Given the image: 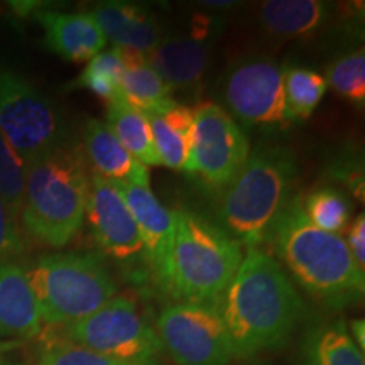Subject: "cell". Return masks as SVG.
Segmentation results:
<instances>
[{
	"label": "cell",
	"instance_id": "obj_20",
	"mask_svg": "<svg viewBox=\"0 0 365 365\" xmlns=\"http://www.w3.org/2000/svg\"><path fill=\"white\" fill-rule=\"evenodd\" d=\"M330 6L322 0H267L259 9V22L274 38H307L322 29Z\"/></svg>",
	"mask_w": 365,
	"mask_h": 365
},
{
	"label": "cell",
	"instance_id": "obj_8",
	"mask_svg": "<svg viewBox=\"0 0 365 365\" xmlns=\"http://www.w3.org/2000/svg\"><path fill=\"white\" fill-rule=\"evenodd\" d=\"M58 341L83 346L107 357L156 362L163 352L156 330L140 314L135 301L115 296L80 322L61 327Z\"/></svg>",
	"mask_w": 365,
	"mask_h": 365
},
{
	"label": "cell",
	"instance_id": "obj_14",
	"mask_svg": "<svg viewBox=\"0 0 365 365\" xmlns=\"http://www.w3.org/2000/svg\"><path fill=\"white\" fill-rule=\"evenodd\" d=\"M212 49L208 29L196 27L188 36L163 38L145 59L170 91L196 90L208 70Z\"/></svg>",
	"mask_w": 365,
	"mask_h": 365
},
{
	"label": "cell",
	"instance_id": "obj_3",
	"mask_svg": "<svg viewBox=\"0 0 365 365\" xmlns=\"http://www.w3.org/2000/svg\"><path fill=\"white\" fill-rule=\"evenodd\" d=\"M91 171L78 143H66L26 166L21 222L33 239L65 247L80 232L88 203Z\"/></svg>",
	"mask_w": 365,
	"mask_h": 365
},
{
	"label": "cell",
	"instance_id": "obj_5",
	"mask_svg": "<svg viewBox=\"0 0 365 365\" xmlns=\"http://www.w3.org/2000/svg\"><path fill=\"white\" fill-rule=\"evenodd\" d=\"M170 272L164 293L178 303L217 307L234 279L244 252L215 222L176 210Z\"/></svg>",
	"mask_w": 365,
	"mask_h": 365
},
{
	"label": "cell",
	"instance_id": "obj_21",
	"mask_svg": "<svg viewBox=\"0 0 365 365\" xmlns=\"http://www.w3.org/2000/svg\"><path fill=\"white\" fill-rule=\"evenodd\" d=\"M117 49V48H115ZM125 65L124 76L120 81V95L130 107L143 112L144 115L163 113L178 103L171 97V91L148 65L145 54L118 49Z\"/></svg>",
	"mask_w": 365,
	"mask_h": 365
},
{
	"label": "cell",
	"instance_id": "obj_11",
	"mask_svg": "<svg viewBox=\"0 0 365 365\" xmlns=\"http://www.w3.org/2000/svg\"><path fill=\"white\" fill-rule=\"evenodd\" d=\"M223 102L232 118L247 125L287 127L282 68L267 56L239 59L228 68L222 85Z\"/></svg>",
	"mask_w": 365,
	"mask_h": 365
},
{
	"label": "cell",
	"instance_id": "obj_2",
	"mask_svg": "<svg viewBox=\"0 0 365 365\" xmlns=\"http://www.w3.org/2000/svg\"><path fill=\"white\" fill-rule=\"evenodd\" d=\"M267 242L296 282L319 303L340 309L364 299L365 269L341 235L309 223L299 198L287 203Z\"/></svg>",
	"mask_w": 365,
	"mask_h": 365
},
{
	"label": "cell",
	"instance_id": "obj_23",
	"mask_svg": "<svg viewBox=\"0 0 365 365\" xmlns=\"http://www.w3.org/2000/svg\"><path fill=\"white\" fill-rule=\"evenodd\" d=\"M107 125L137 161L145 166H163L154 148L148 115L130 107L122 97L107 103Z\"/></svg>",
	"mask_w": 365,
	"mask_h": 365
},
{
	"label": "cell",
	"instance_id": "obj_1",
	"mask_svg": "<svg viewBox=\"0 0 365 365\" xmlns=\"http://www.w3.org/2000/svg\"><path fill=\"white\" fill-rule=\"evenodd\" d=\"M237 359L277 349L303 319L304 303L281 264L249 249L218 304Z\"/></svg>",
	"mask_w": 365,
	"mask_h": 365
},
{
	"label": "cell",
	"instance_id": "obj_17",
	"mask_svg": "<svg viewBox=\"0 0 365 365\" xmlns=\"http://www.w3.org/2000/svg\"><path fill=\"white\" fill-rule=\"evenodd\" d=\"M85 156L91 166V173L112 182H130V185L149 188V168L132 156L118 143L107 122L90 118L83 129Z\"/></svg>",
	"mask_w": 365,
	"mask_h": 365
},
{
	"label": "cell",
	"instance_id": "obj_16",
	"mask_svg": "<svg viewBox=\"0 0 365 365\" xmlns=\"http://www.w3.org/2000/svg\"><path fill=\"white\" fill-rule=\"evenodd\" d=\"M36 21L43 27L46 49L71 63H88L107 46V39L88 14L41 11Z\"/></svg>",
	"mask_w": 365,
	"mask_h": 365
},
{
	"label": "cell",
	"instance_id": "obj_34",
	"mask_svg": "<svg viewBox=\"0 0 365 365\" xmlns=\"http://www.w3.org/2000/svg\"><path fill=\"white\" fill-rule=\"evenodd\" d=\"M203 6L213 7V9H228V7H234L235 2H203Z\"/></svg>",
	"mask_w": 365,
	"mask_h": 365
},
{
	"label": "cell",
	"instance_id": "obj_28",
	"mask_svg": "<svg viewBox=\"0 0 365 365\" xmlns=\"http://www.w3.org/2000/svg\"><path fill=\"white\" fill-rule=\"evenodd\" d=\"M36 365H158L156 362H135V360H120L97 354L83 346L68 344V341H53L41 352Z\"/></svg>",
	"mask_w": 365,
	"mask_h": 365
},
{
	"label": "cell",
	"instance_id": "obj_22",
	"mask_svg": "<svg viewBox=\"0 0 365 365\" xmlns=\"http://www.w3.org/2000/svg\"><path fill=\"white\" fill-rule=\"evenodd\" d=\"M154 148L163 166L186 171L193 135L195 108L176 103L170 110L148 115Z\"/></svg>",
	"mask_w": 365,
	"mask_h": 365
},
{
	"label": "cell",
	"instance_id": "obj_4",
	"mask_svg": "<svg viewBox=\"0 0 365 365\" xmlns=\"http://www.w3.org/2000/svg\"><path fill=\"white\" fill-rule=\"evenodd\" d=\"M294 154L284 145H259L227 186L217 210V225L240 247L259 249L291 202Z\"/></svg>",
	"mask_w": 365,
	"mask_h": 365
},
{
	"label": "cell",
	"instance_id": "obj_33",
	"mask_svg": "<svg viewBox=\"0 0 365 365\" xmlns=\"http://www.w3.org/2000/svg\"><path fill=\"white\" fill-rule=\"evenodd\" d=\"M350 336H352V340L355 341V345L359 346L360 350L364 352L365 349V322L364 319H354L352 325H350Z\"/></svg>",
	"mask_w": 365,
	"mask_h": 365
},
{
	"label": "cell",
	"instance_id": "obj_12",
	"mask_svg": "<svg viewBox=\"0 0 365 365\" xmlns=\"http://www.w3.org/2000/svg\"><path fill=\"white\" fill-rule=\"evenodd\" d=\"M85 218H88L91 235L102 254L130 267L144 264V247L130 210L120 191L112 181L91 173L88 203Z\"/></svg>",
	"mask_w": 365,
	"mask_h": 365
},
{
	"label": "cell",
	"instance_id": "obj_35",
	"mask_svg": "<svg viewBox=\"0 0 365 365\" xmlns=\"http://www.w3.org/2000/svg\"><path fill=\"white\" fill-rule=\"evenodd\" d=\"M0 365H4V364H0Z\"/></svg>",
	"mask_w": 365,
	"mask_h": 365
},
{
	"label": "cell",
	"instance_id": "obj_29",
	"mask_svg": "<svg viewBox=\"0 0 365 365\" xmlns=\"http://www.w3.org/2000/svg\"><path fill=\"white\" fill-rule=\"evenodd\" d=\"M24 249L19 220L0 198V264L14 262L24 254Z\"/></svg>",
	"mask_w": 365,
	"mask_h": 365
},
{
	"label": "cell",
	"instance_id": "obj_30",
	"mask_svg": "<svg viewBox=\"0 0 365 365\" xmlns=\"http://www.w3.org/2000/svg\"><path fill=\"white\" fill-rule=\"evenodd\" d=\"M68 86H70V88L88 90L91 93L97 95V97L107 100V103L122 97L120 85L115 83L112 78H108V76L100 75V73L90 70L88 66H85V70L81 71L75 80L70 81Z\"/></svg>",
	"mask_w": 365,
	"mask_h": 365
},
{
	"label": "cell",
	"instance_id": "obj_26",
	"mask_svg": "<svg viewBox=\"0 0 365 365\" xmlns=\"http://www.w3.org/2000/svg\"><path fill=\"white\" fill-rule=\"evenodd\" d=\"M327 85L349 102L362 108L365 103V51L364 48L340 54L327 70Z\"/></svg>",
	"mask_w": 365,
	"mask_h": 365
},
{
	"label": "cell",
	"instance_id": "obj_7",
	"mask_svg": "<svg viewBox=\"0 0 365 365\" xmlns=\"http://www.w3.org/2000/svg\"><path fill=\"white\" fill-rule=\"evenodd\" d=\"M0 135L27 164L70 143L61 112L26 76L0 70Z\"/></svg>",
	"mask_w": 365,
	"mask_h": 365
},
{
	"label": "cell",
	"instance_id": "obj_19",
	"mask_svg": "<svg viewBox=\"0 0 365 365\" xmlns=\"http://www.w3.org/2000/svg\"><path fill=\"white\" fill-rule=\"evenodd\" d=\"M298 365H365V360L341 319H319L301 336Z\"/></svg>",
	"mask_w": 365,
	"mask_h": 365
},
{
	"label": "cell",
	"instance_id": "obj_13",
	"mask_svg": "<svg viewBox=\"0 0 365 365\" xmlns=\"http://www.w3.org/2000/svg\"><path fill=\"white\" fill-rule=\"evenodd\" d=\"M130 210L144 247V264L153 281L164 293L170 272L175 215L145 186L113 182Z\"/></svg>",
	"mask_w": 365,
	"mask_h": 365
},
{
	"label": "cell",
	"instance_id": "obj_15",
	"mask_svg": "<svg viewBox=\"0 0 365 365\" xmlns=\"http://www.w3.org/2000/svg\"><path fill=\"white\" fill-rule=\"evenodd\" d=\"M86 14L117 49L149 54L164 38L158 17L139 4L102 2Z\"/></svg>",
	"mask_w": 365,
	"mask_h": 365
},
{
	"label": "cell",
	"instance_id": "obj_9",
	"mask_svg": "<svg viewBox=\"0 0 365 365\" xmlns=\"http://www.w3.org/2000/svg\"><path fill=\"white\" fill-rule=\"evenodd\" d=\"M250 156V144L240 125L220 105L195 107L193 135L186 173L210 190H225Z\"/></svg>",
	"mask_w": 365,
	"mask_h": 365
},
{
	"label": "cell",
	"instance_id": "obj_32",
	"mask_svg": "<svg viewBox=\"0 0 365 365\" xmlns=\"http://www.w3.org/2000/svg\"><path fill=\"white\" fill-rule=\"evenodd\" d=\"M346 245H349L350 254L355 259V262L359 264L360 267L365 269V215L360 213V215L355 218L352 227H350L349 234H346Z\"/></svg>",
	"mask_w": 365,
	"mask_h": 365
},
{
	"label": "cell",
	"instance_id": "obj_6",
	"mask_svg": "<svg viewBox=\"0 0 365 365\" xmlns=\"http://www.w3.org/2000/svg\"><path fill=\"white\" fill-rule=\"evenodd\" d=\"M26 276L41 322L51 327L80 322L117 296L110 271L95 252L41 255Z\"/></svg>",
	"mask_w": 365,
	"mask_h": 365
},
{
	"label": "cell",
	"instance_id": "obj_31",
	"mask_svg": "<svg viewBox=\"0 0 365 365\" xmlns=\"http://www.w3.org/2000/svg\"><path fill=\"white\" fill-rule=\"evenodd\" d=\"M86 66H88L90 70L100 73V75L108 76V78H112L118 85H120L122 76H124L125 71V65L124 61H122L120 53H118V49L115 48L110 49V51L98 53L97 56L91 58L90 61L86 63Z\"/></svg>",
	"mask_w": 365,
	"mask_h": 365
},
{
	"label": "cell",
	"instance_id": "obj_10",
	"mask_svg": "<svg viewBox=\"0 0 365 365\" xmlns=\"http://www.w3.org/2000/svg\"><path fill=\"white\" fill-rule=\"evenodd\" d=\"M154 330L178 365H230L235 359L217 307L171 304L159 313Z\"/></svg>",
	"mask_w": 365,
	"mask_h": 365
},
{
	"label": "cell",
	"instance_id": "obj_25",
	"mask_svg": "<svg viewBox=\"0 0 365 365\" xmlns=\"http://www.w3.org/2000/svg\"><path fill=\"white\" fill-rule=\"evenodd\" d=\"M301 208H303L304 217L314 227L340 235L349 225L352 205L344 191L331 188V186H323V188L313 190L307 198L301 200Z\"/></svg>",
	"mask_w": 365,
	"mask_h": 365
},
{
	"label": "cell",
	"instance_id": "obj_24",
	"mask_svg": "<svg viewBox=\"0 0 365 365\" xmlns=\"http://www.w3.org/2000/svg\"><path fill=\"white\" fill-rule=\"evenodd\" d=\"M286 112L289 120H307L312 117L327 93V80L317 71L303 66L282 70Z\"/></svg>",
	"mask_w": 365,
	"mask_h": 365
},
{
	"label": "cell",
	"instance_id": "obj_18",
	"mask_svg": "<svg viewBox=\"0 0 365 365\" xmlns=\"http://www.w3.org/2000/svg\"><path fill=\"white\" fill-rule=\"evenodd\" d=\"M41 327L26 269L16 262L0 264V339H34Z\"/></svg>",
	"mask_w": 365,
	"mask_h": 365
},
{
	"label": "cell",
	"instance_id": "obj_27",
	"mask_svg": "<svg viewBox=\"0 0 365 365\" xmlns=\"http://www.w3.org/2000/svg\"><path fill=\"white\" fill-rule=\"evenodd\" d=\"M26 191V163L0 135V198L21 222Z\"/></svg>",
	"mask_w": 365,
	"mask_h": 365
}]
</instances>
